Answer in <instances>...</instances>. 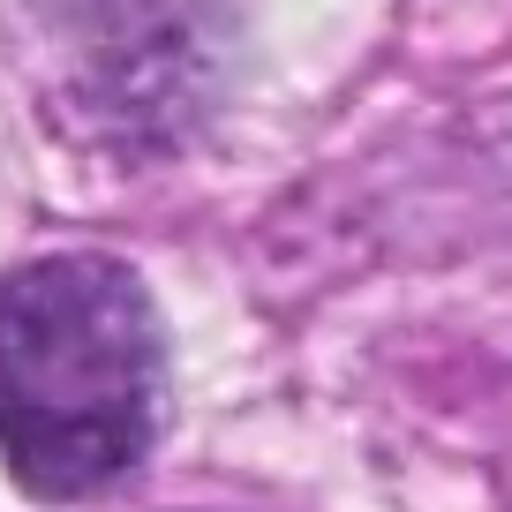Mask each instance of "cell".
<instances>
[{
  "label": "cell",
  "instance_id": "cell-1",
  "mask_svg": "<svg viewBox=\"0 0 512 512\" xmlns=\"http://www.w3.org/2000/svg\"><path fill=\"white\" fill-rule=\"evenodd\" d=\"M166 415L151 302L113 256H38L0 279V452L46 505L144 467Z\"/></svg>",
  "mask_w": 512,
  "mask_h": 512
}]
</instances>
